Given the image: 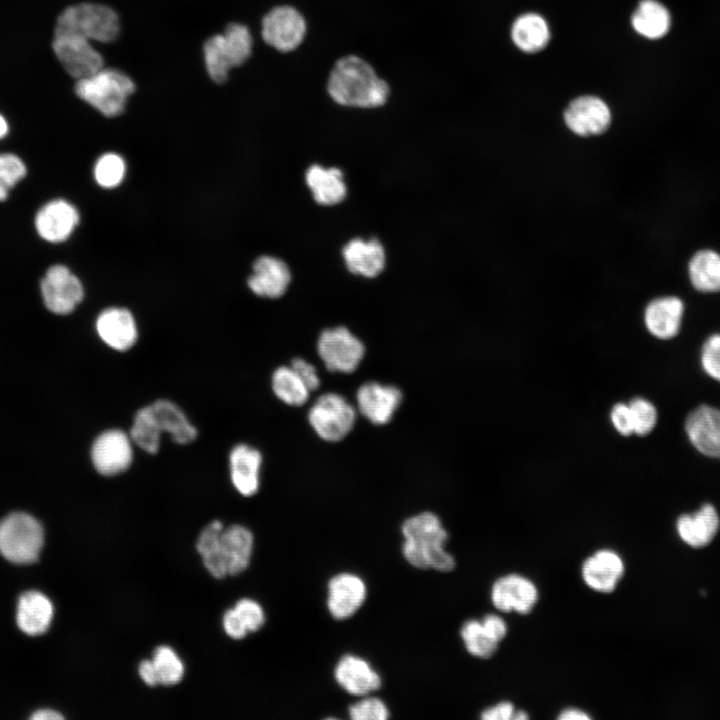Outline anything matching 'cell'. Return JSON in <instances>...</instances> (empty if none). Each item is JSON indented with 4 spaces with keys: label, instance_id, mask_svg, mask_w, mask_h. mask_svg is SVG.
<instances>
[{
    "label": "cell",
    "instance_id": "31",
    "mask_svg": "<svg viewBox=\"0 0 720 720\" xmlns=\"http://www.w3.org/2000/svg\"><path fill=\"white\" fill-rule=\"evenodd\" d=\"M634 30L648 39L662 38L670 29L671 16L668 9L657 0H642L632 18Z\"/></svg>",
    "mask_w": 720,
    "mask_h": 720
},
{
    "label": "cell",
    "instance_id": "45",
    "mask_svg": "<svg viewBox=\"0 0 720 720\" xmlns=\"http://www.w3.org/2000/svg\"><path fill=\"white\" fill-rule=\"evenodd\" d=\"M489 637L500 643L507 635L508 627L505 620L497 614H487L480 620Z\"/></svg>",
    "mask_w": 720,
    "mask_h": 720
},
{
    "label": "cell",
    "instance_id": "39",
    "mask_svg": "<svg viewBox=\"0 0 720 720\" xmlns=\"http://www.w3.org/2000/svg\"><path fill=\"white\" fill-rule=\"evenodd\" d=\"M28 174L25 161L16 153L0 152V180L11 190L15 188Z\"/></svg>",
    "mask_w": 720,
    "mask_h": 720
},
{
    "label": "cell",
    "instance_id": "14",
    "mask_svg": "<svg viewBox=\"0 0 720 720\" xmlns=\"http://www.w3.org/2000/svg\"><path fill=\"white\" fill-rule=\"evenodd\" d=\"M79 222L80 214L75 205L64 198H54L37 209L33 227L41 240L60 244L72 236Z\"/></svg>",
    "mask_w": 720,
    "mask_h": 720
},
{
    "label": "cell",
    "instance_id": "47",
    "mask_svg": "<svg viewBox=\"0 0 720 720\" xmlns=\"http://www.w3.org/2000/svg\"><path fill=\"white\" fill-rule=\"evenodd\" d=\"M514 705L509 701H501L486 708L481 713L484 720H511L515 713Z\"/></svg>",
    "mask_w": 720,
    "mask_h": 720
},
{
    "label": "cell",
    "instance_id": "24",
    "mask_svg": "<svg viewBox=\"0 0 720 720\" xmlns=\"http://www.w3.org/2000/svg\"><path fill=\"white\" fill-rule=\"evenodd\" d=\"M684 314V303L676 296H662L650 301L644 311L648 332L657 339L669 340L678 335Z\"/></svg>",
    "mask_w": 720,
    "mask_h": 720
},
{
    "label": "cell",
    "instance_id": "2",
    "mask_svg": "<svg viewBox=\"0 0 720 720\" xmlns=\"http://www.w3.org/2000/svg\"><path fill=\"white\" fill-rule=\"evenodd\" d=\"M405 560L418 569L450 572L456 562L446 549L448 532L432 512H421L406 519L401 527Z\"/></svg>",
    "mask_w": 720,
    "mask_h": 720
},
{
    "label": "cell",
    "instance_id": "6",
    "mask_svg": "<svg viewBox=\"0 0 720 720\" xmlns=\"http://www.w3.org/2000/svg\"><path fill=\"white\" fill-rule=\"evenodd\" d=\"M120 30L116 12L105 5L80 3L67 7L57 18L55 33H71L89 41H114Z\"/></svg>",
    "mask_w": 720,
    "mask_h": 720
},
{
    "label": "cell",
    "instance_id": "23",
    "mask_svg": "<svg viewBox=\"0 0 720 720\" xmlns=\"http://www.w3.org/2000/svg\"><path fill=\"white\" fill-rule=\"evenodd\" d=\"M337 684L347 693L366 696L380 688L382 680L378 672L362 657L342 656L334 669Z\"/></svg>",
    "mask_w": 720,
    "mask_h": 720
},
{
    "label": "cell",
    "instance_id": "13",
    "mask_svg": "<svg viewBox=\"0 0 720 720\" xmlns=\"http://www.w3.org/2000/svg\"><path fill=\"white\" fill-rule=\"evenodd\" d=\"M133 441L125 431L108 429L101 432L91 446L95 470L107 477L125 472L133 461Z\"/></svg>",
    "mask_w": 720,
    "mask_h": 720
},
{
    "label": "cell",
    "instance_id": "12",
    "mask_svg": "<svg viewBox=\"0 0 720 720\" xmlns=\"http://www.w3.org/2000/svg\"><path fill=\"white\" fill-rule=\"evenodd\" d=\"M53 51L67 73L81 80L104 67L102 55L90 41L71 33H54Z\"/></svg>",
    "mask_w": 720,
    "mask_h": 720
},
{
    "label": "cell",
    "instance_id": "27",
    "mask_svg": "<svg viewBox=\"0 0 720 720\" xmlns=\"http://www.w3.org/2000/svg\"><path fill=\"white\" fill-rule=\"evenodd\" d=\"M262 454L247 444L234 446L229 455L230 477L234 488L243 496L257 493L260 484Z\"/></svg>",
    "mask_w": 720,
    "mask_h": 720
},
{
    "label": "cell",
    "instance_id": "10",
    "mask_svg": "<svg viewBox=\"0 0 720 720\" xmlns=\"http://www.w3.org/2000/svg\"><path fill=\"white\" fill-rule=\"evenodd\" d=\"M317 352L327 370L351 373L361 363L365 346L348 328L338 326L321 332Z\"/></svg>",
    "mask_w": 720,
    "mask_h": 720
},
{
    "label": "cell",
    "instance_id": "38",
    "mask_svg": "<svg viewBox=\"0 0 720 720\" xmlns=\"http://www.w3.org/2000/svg\"><path fill=\"white\" fill-rule=\"evenodd\" d=\"M628 404L633 417L634 434L648 435L657 423L658 415L655 406L642 397L634 398Z\"/></svg>",
    "mask_w": 720,
    "mask_h": 720
},
{
    "label": "cell",
    "instance_id": "32",
    "mask_svg": "<svg viewBox=\"0 0 720 720\" xmlns=\"http://www.w3.org/2000/svg\"><path fill=\"white\" fill-rule=\"evenodd\" d=\"M688 275L695 290L702 293L720 291V254L712 249L697 251L689 261Z\"/></svg>",
    "mask_w": 720,
    "mask_h": 720
},
{
    "label": "cell",
    "instance_id": "16",
    "mask_svg": "<svg viewBox=\"0 0 720 720\" xmlns=\"http://www.w3.org/2000/svg\"><path fill=\"white\" fill-rule=\"evenodd\" d=\"M566 126L576 135L592 136L604 133L611 122L607 104L596 96H580L569 103L564 111Z\"/></svg>",
    "mask_w": 720,
    "mask_h": 720
},
{
    "label": "cell",
    "instance_id": "21",
    "mask_svg": "<svg viewBox=\"0 0 720 720\" xmlns=\"http://www.w3.org/2000/svg\"><path fill=\"white\" fill-rule=\"evenodd\" d=\"M96 332L99 338L111 349L127 351L138 338V329L132 313L120 307L103 310L96 319Z\"/></svg>",
    "mask_w": 720,
    "mask_h": 720
},
{
    "label": "cell",
    "instance_id": "34",
    "mask_svg": "<svg viewBox=\"0 0 720 720\" xmlns=\"http://www.w3.org/2000/svg\"><path fill=\"white\" fill-rule=\"evenodd\" d=\"M272 390L279 400L290 406L305 404L311 392L291 366H280L273 372Z\"/></svg>",
    "mask_w": 720,
    "mask_h": 720
},
{
    "label": "cell",
    "instance_id": "1",
    "mask_svg": "<svg viewBox=\"0 0 720 720\" xmlns=\"http://www.w3.org/2000/svg\"><path fill=\"white\" fill-rule=\"evenodd\" d=\"M327 92L341 106L374 109L387 102L390 87L368 61L351 54L339 58L333 65Z\"/></svg>",
    "mask_w": 720,
    "mask_h": 720
},
{
    "label": "cell",
    "instance_id": "41",
    "mask_svg": "<svg viewBox=\"0 0 720 720\" xmlns=\"http://www.w3.org/2000/svg\"><path fill=\"white\" fill-rule=\"evenodd\" d=\"M700 363L704 372L720 382V333L710 335L702 345Z\"/></svg>",
    "mask_w": 720,
    "mask_h": 720
},
{
    "label": "cell",
    "instance_id": "29",
    "mask_svg": "<svg viewBox=\"0 0 720 720\" xmlns=\"http://www.w3.org/2000/svg\"><path fill=\"white\" fill-rule=\"evenodd\" d=\"M53 618V605L39 591H28L18 601L16 621L27 635L36 636L47 631Z\"/></svg>",
    "mask_w": 720,
    "mask_h": 720
},
{
    "label": "cell",
    "instance_id": "30",
    "mask_svg": "<svg viewBox=\"0 0 720 720\" xmlns=\"http://www.w3.org/2000/svg\"><path fill=\"white\" fill-rule=\"evenodd\" d=\"M221 546L227 561L228 574H239L248 567L254 546V537L248 528L232 525L224 529Z\"/></svg>",
    "mask_w": 720,
    "mask_h": 720
},
{
    "label": "cell",
    "instance_id": "17",
    "mask_svg": "<svg viewBox=\"0 0 720 720\" xmlns=\"http://www.w3.org/2000/svg\"><path fill=\"white\" fill-rule=\"evenodd\" d=\"M685 432L702 455L720 460V409L701 404L686 417Z\"/></svg>",
    "mask_w": 720,
    "mask_h": 720
},
{
    "label": "cell",
    "instance_id": "43",
    "mask_svg": "<svg viewBox=\"0 0 720 720\" xmlns=\"http://www.w3.org/2000/svg\"><path fill=\"white\" fill-rule=\"evenodd\" d=\"M610 420L615 430L622 436L634 434L633 417L629 404H615L610 411Z\"/></svg>",
    "mask_w": 720,
    "mask_h": 720
},
{
    "label": "cell",
    "instance_id": "15",
    "mask_svg": "<svg viewBox=\"0 0 720 720\" xmlns=\"http://www.w3.org/2000/svg\"><path fill=\"white\" fill-rule=\"evenodd\" d=\"M538 596L536 585L529 578L515 573L496 579L490 591L491 602L497 610L522 615L534 609Z\"/></svg>",
    "mask_w": 720,
    "mask_h": 720
},
{
    "label": "cell",
    "instance_id": "22",
    "mask_svg": "<svg viewBox=\"0 0 720 720\" xmlns=\"http://www.w3.org/2000/svg\"><path fill=\"white\" fill-rule=\"evenodd\" d=\"M252 272L247 283L250 290L260 297L279 298L285 294L291 282L288 265L274 256L257 258Z\"/></svg>",
    "mask_w": 720,
    "mask_h": 720
},
{
    "label": "cell",
    "instance_id": "18",
    "mask_svg": "<svg viewBox=\"0 0 720 720\" xmlns=\"http://www.w3.org/2000/svg\"><path fill=\"white\" fill-rule=\"evenodd\" d=\"M402 401V392L393 385L371 381L362 384L356 393L359 413L375 425L387 424Z\"/></svg>",
    "mask_w": 720,
    "mask_h": 720
},
{
    "label": "cell",
    "instance_id": "35",
    "mask_svg": "<svg viewBox=\"0 0 720 720\" xmlns=\"http://www.w3.org/2000/svg\"><path fill=\"white\" fill-rule=\"evenodd\" d=\"M460 636L467 652L480 659H488L497 651L499 643L492 640L484 630L480 620L465 621Z\"/></svg>",
    "mask_w": 720,
    "mask_h": 720
},
{
    "label": "cell",
    "instance_id": "42",
    "mask_svg": "<svg viewBox=\"0 0 720 720\" xmlns=\"http://www.w3.org/2000/svg\"><path fill=\"white\" fill-rule=\"evenodd\" d=\"M234 609L237 611L249 632L259 630L265 622V614L259 603L252 599L239 600Z\"/></svg>",
    "mask_w": 720,
    "mask_h": 720
},
{
    "label": "cell",
    "instance_id": "9",
    "mask_svg": "<svg viewBox=\"0 0 720 720\" xmlns=\"http://www.w3.org/2000/svg\"><path fill=\"white\" fill-rule=\"evenodd\" d=\"M39 290L44 306L55 315L72 313L84 298L81 280L61 263L46 269L40 279Z\"/></svg>",
    "mask_w": 720,
    "mask_h": 720
},
{
    "label": "cell",
    "instance_id": "37",
    "mask_svg": "<svg viewBox=\"0 0 720 720\" xmlns=\"http://www.w3.org/2000/svg\"><path fill=\"white\" fill-rule=\"evenodd\" d=\"M125 170V162L120 155L116 153H106L97 159L93 174L99 186L111 189L122 182L125 176Z\"/></svg>",
    "mask_w": 720,
    "mask_h": 720
},
{
    "label": "cell",
    "instance_id": "49",
    "mask_svg": "<svg viewBox=\"0 0 720 720\" xmlns=\"http://www.w3.org/2000/svg\"><path fill=\"white\" fill-rule=\"evenodd\" d=\"M590 718L591 717L585 711L576 707L566 708L558 715V719L561 720H588Z\"/></svg>",
    "mask_w": 720,
    "mask_h": 720
},
{
    "label": "cell",
    "instance_id": "28",
    "mask_svg": "<svg viewBox=\"0 0 720 720\" xmlns=\"http://www.w3.org/2000/svg\"><path fill=\"white\" fill-rule=\"evenodd\" d=\"M305 181L314 200L320 205L333 206L346 197L347 186L339 168L313 164L306 170Z\"/></svg>",
    "mask_w": 720,
    "mask_h": 720
},
{
    "label": "cell",
    "instance_id": "19",
    "mask_svg": "<svg viewBox=\"0 0 720 720\" xmlns=\"http://www.w3.org/2000/svg\"><path fill=\"white\" fill-rule=\"evenodd\" d=\"M366 597V584L356 574L339 573L328 582L327 608L336 620H345L353 616L363 605Z\"/></svg>",
    "mask_w": 720,
    "mask_h": 720
},
{
    "label": "cell",
    "instance_id": "36",
    "mask_svg": "<svg viewBox=\"0 0 720 720\" xmlns=\"http://www.w3.org/2000/svg\"><path fill=\"white\" fill-rule=\"evenodd\" d=\"M152 661L157 671L159 684L170 686L182 680L184 665L172 648L158 647L154 651Z\"/></svg>",
    "mask_w": 720,
    "mask_h": 720
},
{
    "label": "cell",
    "instance_id": "11",
    "mask_svg": "<svg viewBox=\"0 0 720 720\" xmlns=\"http://www.w3.org/2000/svg\"><path fill=\"white\" fill-rule=\"evenodd\" d=\"M306 33L307 23L303 14L290 5L276 6L262 19L263 40L279 52L296 50L304 41Z\"/></svg>",
    "mask_w": 720,
    "mask_h": 720
},
{
    "label": "cell",
    "instance_id": "44",
    "mask_svg": "<svg viewBox=\"0 0 720 720\" xmlns=\"http://www.w3.org/2000/svg\"><path fill=\"white\" fill-rule=\"evenodd\" d=\"M304 381L310 391L316 390L320 385V379L316 368L303 358H295L290 365Z\"/></svg>",
    "mask_w": 720,
    "mask_h": 720
},
{
    "label": "cell",
    "instance_id": "5",
    "mask_svg": "<svg viewBox=\"0 0 720 720\" xmlns=\"http://www.w3.org/2000/svg\"><path fill=\"white\" fill-rule=\"evenodd\" d=\"M253 39L245 25L229 24L223 34H217L203 45L204 61L210 78L224 83L228 72L242 65L251 55Z\"/></svg>",
    "mask_w": 720,
    "mask_h": 720
},
{
    "label": "cell",
    "instance_id": "33",
    "mask_svg": "<svg viewBox=\"0 0 720 720\" xmlns=\"http://www.w3.org/2000/svg\"><path fill=\"white\" fill-rule=\"evenodd\" d=\"M511 37L520 50L535 53L547 45L550 32L543 17L535 13H526L514 21Z\"/></svg>",
    "mask_w": 720,
    "mask_h": 720
},
{
    "label": "cell",
    "instance_id": "26",
    "mask_svg": "<svg viewBox=\"0 0 720 720\" xmlns=\"http://www.w3.org/2000/svg\"><path fill=\"white\" fill-rule=\"evenodd\" d=\"M719 528L720 516L710 503H705L693 514H683L676 520L678 536L685 544L695 549L710 544Z\"/></svg>",
    "mask_w": 720,
    "mask_h": 720
},
{
    "label": "cell",
    "instance_id": "46",
    "mask_svg": "<svg viewBox=\"0 0 720 720\" xmlns=\"http://www.w3.org/2000/svg\"><path fill=\"white\" fill-rule=\"evenodd\" d=\"M223 627L228 636L233 639H242L249 632L237 611L229 609L223 616Z\"/></svg>",
    "mask_w": 720,
    "mask_h": 720
},
{
    "label": "cell",
    "instance_id": "48",
    "mask_svg": "<svg viewBox=\"0 0 720 720\" xmlns=\"http://www.w3.org/2000/svg\"><path fill=\"white\" fill-rule=\"evenodd\" d=\"M141 679L149 686L159 684L158 675L152 660H143L138 667Z\"/></svg>",
    "mask_w": 720,
    "mask_h": 720
},
{
    "label": "cell",
    "instance_id": "3",
    "mask_svg": "<svg viewBox=\"0 0 720 720\" xmlns=\"http://www.w3.org/2000/svg\"><path fill=\"white\" fill-rule=\"evenodd\" d=\"M162 433L170 434L171 439L181 445L191 443L198 435L195 426L176 403L158 399L136 412L129 434L140 449L155 454L159 450Z\"/></svg>",
    "mask_w": 720,
    "mask_h": 720
},
{
    "label": "cell",
    "instance_id": "25",
    "mask_svg": "<svg viewBox=\"0 0 720 720\" xmlns=\"http://www.w3.org/2000/svg\"><path fill=\"white\" fill-rule=\"evenodd\" d=\"M348 271L365 278L377 277L385 268L386 254L377 238H353L342 249Z\"/></svg>",
    "mask_w": 720,
    "mask_h": 720
},
{
    "label": "cell",
    "instance_id": "53",
    "mask_svg": "<svg viewBox=\"0 0 720 720\" xmlns=\"http://www.w3.org/2000/svg\"><path fill=\"white\" fill-rule=\"evenodd\" d=\"M529 716L528 714L523 710H516L513 716L514 720H523L527 719Z\"/></svg>",
    "mask_w": 720,
    "mask_h": 720
},
{
    "label": "cell",
    "instance_id": "8",
    "mask_svg": "<svg viewBox=\"0 0 720 720\" xmlns=\"http://www.w3.org/2000/svg\"><path fill=\"white\" fill-rule=\"evenodd\" d=\"M308 421L323 440L337 442L346 437L356 421V409L338 393L328 392L316 399Z\"/></svg>",
    "mask_w": 720,
    "mask_h": 720
},
{
    "label": "cell",
    "instance_id": "52",
    "mask_svg": "<svg viewBox=\"0 0 720 720\" xmlns=\"http://www.w3.org/2000/svg\"><path fill=\"white\" fill-rule=\"evenodd\" d=\"M11 189L0 180V203L5 202L10 195Z\"/></svg>",
    "mask_w": 720,
    "mask_h": 720
},
{
    "label": "cell",
    "instance_id": "50",
    "mask_svg": "<svg viewBox=\"0 0 720 720\" xmlns=\"http://www.w3.org/2000/svg\"><path fill=\"white\" fill-rule=\"evenodd\" d=\"M31 719L33 720H59L63 719V716L54 710L50 709H42L36 711L32 716Z\"/></svg>",
    "mask_w": 720,
    "mask_h": 720
},
{
    "label": "cell",
    "instance_id": "4",
    "mask_svg": "<svg viewBox=\"0 0 720 720\" xmlns=\"http://www.w3.org/2000/svg\"><path fill=\"white\" fill-rule=\"evenodd\" d=\"M134 90L135 85L129 76L104 67L75 84L77 96L106 117L120 115Z\"/></svg>",
    "mask_w": 720,
    "mask_h": 720
},
{
    "label": "cell",
    "instance_id": "51",
    "mask_svg": "<svg viewBox=\"0 0 720 720\" xmlns=\"http://www.w3.org/2000/svg\"><path fill=\"white\" fill-rule=\"evenodd\" d=\"M9 134V124L6 118L0 113V140Z\"/></svg>",
    "mask_w": 720,
    "mask_h": 720
},
{
    "label": "cell",
    "instance_id": "40",
    "mask_svg": "<svg viewBox=\"0 0 720 720\" xmlns=\"http://www.w3.org/2000/svg\"><path fill=\"white\" fill-rule=\"evenodd\" d=\"M348 714L352 720H386L390 716L384 701L376 697H365L350 705Z\"/></svg>",
    "mask_w": 720,
    "mask_h": 720
},
{
    "label": "cell",
    "instance_id": "20",
    "mask_svg": "<svg viewBox=\"0 0 720 720\" xmlns=\"http://www.w3.org/2000/svg\"><path fill=\"white\" fill-rule=\"evenodd\" d=\"M625 564L614 550L600 549L587 557L581 567L584 583L593 591L611 593L622 579Z\"/></svg>",
    "mask_w": 720,
    "mask_h": 720
},
{
    "label": "cell",
    "instance_id": "7",
    "mask_svg": "<svg viewBox=\"0 0 720 720\" xmlns=\"http://www.w3.org/2000/svg\"><path fill=\"white\" fill-rule=\"evenodd\" d=\"M44 543L41 524L30 514L14 512L0 521V553L15 564L38 559Z\"/></svg>",
    "mask_w": 720,
    "mask_h": 720
}]
</instances>
